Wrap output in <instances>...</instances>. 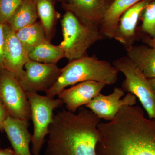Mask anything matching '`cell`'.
I'll use <instances>...</instances> for the list:
<instances>
[{"label": "cell", "instance_id": "26", "mask_svg": "<svg viewBox=\"0 0 155 155\" xmlns=\"http://www.w3.org/2000/svg\"><path fill=\"white\" fill-rule=\"evenodd\" d=\"M1 155H17L14 150H11V149H5L4 150H1Z\"/></svg>", "mask_w": 155, "mask_h": 155}, {"label": "cell", "instance_id": "22", "mask_svg": "<svg viewBox=\"0 0 155 155\" xmlns=\"http://www.w3.org/2000/svg\"><path fill=\"white\" fill-rule=\"evenodd\" d=\"M23 0H0V23L6 24Z\"/></svg>", "mask_w": 155, "mask_h": 155}, {"label": "cell", "instance_id": "4", "mask_svg": "<svg viewBox=\"0 0 155 155\" xmlns=\"http://www.w3.org/2000/svg\"><path fill=\"white\" fill-rule=\"evenodd\" d=\"M63 40L60 45L69 62L88 55L87 51L99 41L105 39L98 25L66 11L61 20Z\"/></svg>", "mask_w": 155, "mask_h": 155}, {"label": "cell", "instance_id": "14", "mask_svg": "<svg viewBox=\"0 0 155 155\" xmlns=\"http://www.w3.org/2000/svg\"><path fill=\"white\" fill-rule=\"evenodd\" d=\"M62 6L65 11L98 26L108 8L100 0H67Z\"/></svg>", "mask_w": 155, "mask_h": 155}, {"label": "cell", "instance_id": "12", "mask_svg": "<svg viewBox=\"0 0 155 155\" xmlns=\"http://www.w3.org/2000/svg\"><path fill=\"white\" fill-rule=\"evenodd\" d=\"M152 0H141L130 7L120 16L114 39L119 42L126 51L137 39V25L143 10Z\"/></svg>", "mask_w": 155, "mask_h": 155}, {"label": "cell", "instance_id": "7", "mask_svg": "<svg viewBox=\"0 0 155 155\" xmlns=\"http://www.w3.org/2000/svg\"><path fill=\"white\" fill-rule=\"evenodd\" d=\"M0 98L9 116L28 122L31 113L26 92L6 69L0 74Z\"/></svg>", "mask_w": 155, "mask_h": 155}, {"label": "cell", "instance_id": "20", "mask_svg": "<svg viewBox=\"0 0 155 155\" xmlns=\"http://www.w3.org/2000/svg\"><path fill=\"white\" fill-rule=\"evenodd\" d=\"M30 60L45 64H56L65 58L63 48L61 45H55L47 41L34 49L29 53Z\"/></svg>", "mask_w": 155, "mask_h": 155}, {"label": "cell", "instance_id": "18", "mask_svg": "<svg viewBox=\"0 0 155 155\" xmlns=\"http://www.w3.org/2000/svg\"><path fill=\"white\" fill-rule=\"evenodd\" d=\"M38 18L35 0H23L6 24L17 31L37 22Z\"/></svg>", "mask_w": 155, "mask_h": 155}, {"label": "cell", "instance_id": "8", "mask_svg": "<svg viewBox=\"0 0 155 155\" xmlns=\"http://www.w3.org/2000/svg\"><path fill=\"white\" fill-rule=\"evenodd\" d=\"M25 68V74L19 81L26 92L47 91L56 83L61 73V69L56 64L31 60L26 63Z\"/></svg>", "mask_w": 155, "mask_h": 155}, {"label": "cell", "instance_id": "5", "mask_svg": "<svg viewBox=\"0 0 155 155\" xmlns=\"http://www.w3.org/2000/svg\"><path fill=\"white\" fill-rule=\"evenodd\" d=\"M26 94L33 125L31 152L33 155H39L53 121L54 110L61 107L64 103L58 98L55 99L46 95H41L33 92H26Z\"/></svg>", "mask_w": 155, "mask_h": 155}, {"label": "cell", "instance_id": "28", "mask_svg": "<svg viewBox=\"0 0 155 155\" xmlns=\"http://www.w3.org/2000/svg\"><path fill=\"white\" fill-rule=\"evenodd\" d=\"M100 1H101L104 4H105L106 6H107L108 8H109L110 6L114 2V0H100Z\"/></svg>", "mask_w": 155, "mask_h": 155}, {"label": "cell", "instance_id": "2", "mask_svg": "<svg viewBox=\"0 0 155 155\" xmlns=\"http://www.w3.org/2000/svg\"><path fill=\"white\" fill-rule=\"evenodd\" d=\"M101 122L83 106L77 114L67 110L59 111L50 125L44 155H97L100 138L97 126Z\"/></svg>", "mask_w": 155, "mask_h": 155}, {"label": "cell", "instance_id": "9", "mask_svg": "<svg viewBox=\"0 0 155 155\" xmlns=\"http://www.w3.org/2000/svg\"><path fill=\"white\" fill-rule=\"evenodd\" d=\"M125 91L119 87H115L112 93L108 95L100 94L85 107L94 113L100 119L109 122L115 118L124 106H134L136 97L129 93L124 98Z\"/></svg>", "mask_w": 155, "mask_h": 155}, {"label": "cell", "instance_id": "25", "mask_svg": "<svg viewBox=\"0 0 155 155\" xmlns=\"http://www.w3.org/2000/svg\"><path fill=\"white\" fill-rule=\"evenodd\" d=\"M142 41L149 46L155 48V38H151L149 37L144 35L142 37Z\"/></svg>", "mask_w": 155, "mask_h": 155}, {"label": "cell", "instance_id": "1", "mask_svg": "<svg viewBox=\"0 0 155 155\" xmlns=\"http://www.w3.org/2000/svg\"><path fill=\"white\" fill-rule=\"evenodd\" d=\"M97 127V155H155V119L146 118L139 106H123Z\"/></svg>", "mask_w": 155, "mask_h": 155}, {"label": "cell", "instance_id": "17", "mask_svg": "<svg viewBox=\"0 0 155 155\" xmlns=\"http://www.w3.org/2000/svg\"><path fill=\"white\" fill-rule=\"evenodd\" d=\"M54 2V0H35L38 18L49 42L54 35L56 24L60 17V14L56 11Z\"/></svg>", "mask_w": 155, "mask_h": 155}, {"label": "cell", "instance_id": "13", "mask_svg": "<svg viewBox=\"0 0 155 155\" xmlns=\"http://www.w3.org/2000/svg\"><path fill=\"white\" fill-rule=\"evenodd\" d=\"M28 124L10 116L4 123V130L17 155H32L29 148L32 134L28 131Z\"/></svg>", "mask_w": 155, "mask_h": 155}, {"label": "cell", "instance_id": "27", "mask_svg": "<svg viewBox=\"0 0 155 155\" xmlns=\"http://www.w3.org/2000/svg\"><path fill=\"white\" fill-rule=\"evenodd\" d=\"M149 80L152 88L153 89V91L155 94V78H151V79H149Z\"/></svg>", "mask_w": 155, "mask_h": 155}, {"label": "cell", "instance_id": "29", "mask_svg": "<svg viewBox=\"0 0 155 155\" xmlns=\"http://www.w3.org/2000/svg\"><path fill=\"white\" fill-rule=\"evenodd\" d=\"M55 1H58L59 2L62 3V4L65 3L67 2V0H54Z\"/></svg>", "mask_w": 155, "mask_h": 155}, {"label": "cell", "instance_id": "3", "mask_svg": "<svg viewBox=\"0 0 155 155\" xmlns=\"http://www.w3.org/2000/svg\"><path fill=\"white\" fill-rule=\"evenodd\" d=\"M119 69L109 61L88 55L70 62L61 68L60 77L54 85L45 92L46 95L55 97L69 86L83 81H93L114 84L118 80Z\"/></svg>", "mask_w": 155, "mask_h": 155}, {"label": "cell", "instance_id": "16", "mask_svg": "<svg viewBox=\"0 0 155 155\" xmlns=\"http://www.w3.org/2000/svg\"><path fill=\"white\" fill-rule=\"evenodd\" d=\"M127 54L146 77L155 78V48L134 45L127 51Z\"/></svg>", "mask_w": 155, "mask_h": 155}, {"label": "cell", "instance_id": "6", "mask_svg": "<svg viewBox=\"0 0 155 155\" xmlns=\"http://www.w3.org/2000/svg\"><path fill=\"white\" fill-rule=\"evenodd\" d=\"M112 64L125 75L122 89L137 97L149 119H155V94L148 78L127 56L116 59Z\"/></svg>", "mask_w": 155, "mask_h": 155}, {"label": "cell", "instance_id": "30", "mask_svg": "<svg viewBox=\"0 0 155 155\" xmlns=\"http://www.w3.org/2000/svg\"><path fill=\"white\" fill-rule=\"evenodd\" d=\"M0 155H1V150H0Z\"/></svg>", "mask_w": 155, "mask_h": 155}, {"label": "cell", "instance_id": "21", "mask_svg": "<svg viewBox=\"0 0 155 155\" xmlns=\"http://www.w3.org/2000/svg\"><path fill=\"white\" fill-rule=\"evenodd\" d=\"M140 30L146 36L155 38V0H152L142 12Z\"/></svg>", "mask_w": 155, "mask_h": 155}, {"label": "cell", "instance_id": "31", "mask_svg": "<svg viewBox=\"0 0 155 155\" xmlns=\"http://www.w3.org/2000/svg\"><path fill=\"white\" fill-rule=\"evenodd\" d=\"M0 100H1V98H0Z\"/></svg>", "mask_w": 155, "mask_h": 155}, {"label": "cell", "instance_id": "15", "mask_svg": "<svg viewBox=\"0 0 155 155\" xmlns=\"http://www.w3.org/2000/svg\"><path fill=\"white\" fill-rule=\"evenodd\" d=\"M141 0H114L100 23V31L105 38H114L118 20L125 11Z\"/></svg>", "mask_w": 155, "mask_h": 155}, {"label": "cell", "instance_id": "11", "mask_svg": "<svg viewBox=\"0 0 155 155\" xmlns=\"http://www.w3.org/2000/svg\"><path fill=\"white\" fill-rule=\"evenodd\" d=\"M104 82L88 81L64 89L58 95V98L65 104L67 110L75 113L78 108L86 105L98 95L105 87Z\"/></svg>", "mask_w": 155, "mask_h": 155}, {"label": "cell", "instance_id": "10", "mask_svg": "<svg viewBox=\"0 0 155 155\" xmlns=\"http://www.w3.org/2000/svg\"><path fill=\"white\" fill-rule=\"evenodd\" d=\"M5 42L4 61L5 69L19 81L24 76L25 64L30 61L29 54L19 41L15 31L4 25Z\"/></svg>", "mask_w": 155, "mask_h": 155}, {"label": "cell", "instance_id": "19", "mask_svg": "<svg viewBox=\"0 0 155 155\" xmlns=\"http://www.w3.org/2000/svg\"><path fill=\"white\" fill-rule=\"evenodd\" d=\"M15 32L28 54L42 43L48 41L44 29L40 21L23 27Z\"/></svg>", "mask_w": 155, "mask_h": 155}, {"label": "cell", "instance_id": "24", "mask_svg": "<svg viewBox=\"0 0 155 155\" xmlns=\"http://www.w3.org/2000/svg\"><path fill=\"white\" fill-rule=\"evenodd\" d=\"M9 116L6 108L0 100V130H4V123Z\"/></svg>", "mask_w": 155, "mask_h": 155}, {"label": "cell", "instance_id": "23", "mask_svg": "<svg viewBox=\"0 0 155 155\" xmlns=\"http://www.w3.org/2000/svg\"><path fill=\"white\" fill-rule=\"evenodd\" d=\"M5 32L4 25L0 23V74L5 69L4 65V47Z\"/></svg>", "mask_w": 155, "mask_h": 155}]
</instances>
